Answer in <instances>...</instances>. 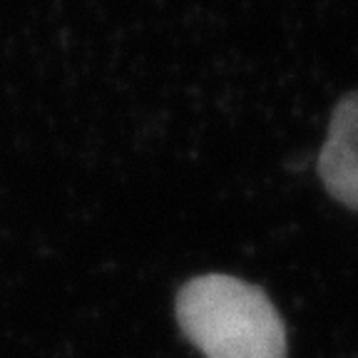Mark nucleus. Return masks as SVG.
Returning a JSON list of instances; mask_svg holds the SVG:
<instances>
[{"instance_id":"nucleus-1","label":"nucleus","mask_w":358,"mask_h":358,"mask_svg":"<svg viewBox=\"0 0 358 358\" xmlns=\"http://www.w3.org/2000/svg\"><path fill=\"white\" fill-rule=\"evenodd\" d=\"M177 321L207 358H286V326L276 306L236 276L187 281L177 294Z\"/></svg>"},{"instance_id":"nucleus-2","label":"nucleus","mask_w":358,"mask_h":358,"mask_svg":"<svg viewBox=\"0 0 358 358\" xmlns=\"http://www.w3.org/2000/svg\"><path fill=\"white\" fill-rule=\"evenodd\" d=\"M319 174L336 201L358 212V92L343 97L331 115Z\"/></svg>"}]
</instances>
